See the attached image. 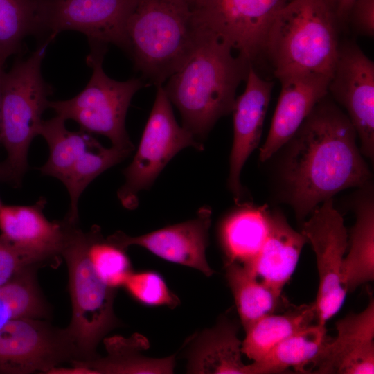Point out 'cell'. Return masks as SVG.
<instances>
[{
	"mask_svg": "<svg viewBox=\"0 0 374 374\" xmlns=\"http://www.w3.org/2000/svg\"><path fill=\"white\" fill-rule=\"evenodd\" d=\"M356 139L346 114L326 95L286 143L280 179L298 220L341 190L366 186L371 174Z\"/></svg>",
	"mask_w": 374,
	"mask_h": 374,
	"instance_id": "6da1fadb",
	"label": "cell"
},
{
	"mask_svg": "<svg viewBox=\"0 0 374 374\" xmlns=\"http://www.w3.org/2000/svg\"><path fill=\"white\" fill-rule=\"evenodd\" d=\"M212 31L199 26L190 53L163 85L182 126L202 143L215 123L233 112L251 65Z\"/></svg>",
	"mask_w": 374,
	"mask_h": 374,
	"instance_id": "7a4b0ae2",
	"label": "cell"
},
{
	"mask_svg": "<svg viewBox=\"0 0 374 374\" xmlns=\"http://www.w3.org/2000/svg\"><path fill=\"white\" fill-rule=\"evenodd\" d=\"M125 30L135 70L145 84L158 87L189 55L199 26L182 0H136Z\"/></svg>",
	"mask_w": 374,
	"mask_h": 374,
	"instance_id": "3957f363",
	"label": "cell"
},
{
	"mask_svg": "<svg viewBox=\"0 0 374 374\" xmlns=\"http://www.w3.org/2000/svg\"><path fill=\"white\" fill-rule=\"evenodd\" d=\"M337 21L324 0H292L274 18L264 57L274 76L305 71L331 78L338 54Z\"/></svg>",
	"mask_w": 374,
	"mask_h": 374,
	"instance_id": "277c9868",
	"label": "cell"
},
{
	"mask_svg": "<svg viewBox=\"0 0 374 374\" xmlns=\"http://www.w3.org/2000/svg\"><path fill=\"white\" fill-rule=\"evenodd\" d=\"M49 41L26 59H17L3 71L0 91V143L7 158L3 175L19 183L28 168V152L48 108L53 88L42 77L41 66Z\"/></svg>",
	"mask_w": 374,
	"mask_h": 374,
	"instance_id": "5b68a950",
	"label": "cell"
},
{
	"mask_svg": "<svg viewBox=\"0 0 374 374\" xmlns=\"http://www.w3.org/2000/svg\"><path fill=\"white\" fill-rule=\"evenodd\" d=\"M66 222V235L60 255L67 265L69 290L72 305L71 322L66 328L73 344L78 361L97 357L96 348L103 337L117 323L114 314L115 289L98 276L88 256V232Z\"/></svg>",
	"mask_w": 374,
	"mask_h": 374,
	"instance_id": "8992f818",
	"label": "cell"
},
{
	"mask_svg": "<svg viewBox=\"0 0 374 374\" xmlns=\"http://www.w3.org/2000/svg\"><path fill=\"white\" fill-rule=\"evenodd\" d=\"M89 43L86 62L93 70L89 82L73 98L49 100L48 107L65 121L76 122L80 130L105 136L112 146L132 152L134 146L125 129V118L132 97L145 84L141 78L117 81L108 77L103 68L107 44Z\"/></svg>",
	"mask_w": 374,
	"mask_h": 374,
	"instance_id": "52a82bcc",
	"label": "cell"
},
{
	"mask_svg": "<svg viewBox=\"0 0 374 374\" xmlns=\"http://www.w3.org/2000/svg\"><path fill=\"white\" fill-rule=\"evenodd\" d=\"M157 87L152 109L132 161L125 169V182L117 192L122 206L135 209L139 193L148 189L166 164L180 150L204 145L176 121L163 85Z\"/></svg>",
	"mask_w": 374,
	"mask_h": 374,
	"instance_id": "ba28073f",
	"label": "cell"
},
{
	"mask_svg": "<svg viewBox=\"0 0 374 374\" xmlns=\"http://www.w3.org/2000/svg\"><path fill=\"white\" fill-rule=\"evenodd\" d=\"M292 0H190L196 24L216 34L255 68L264 57L268 29Z\"/></svg>",
	"mask_w": 374,
	"mask_h": 374,
	"instance_id": "9c48e42d",
	"label": "cell"
},
{
	"mask_svg": "<svg viewBox=\"0 0 374 374\" xmlns=\"http://www.w3.org/2000/svg\"><path fill=\"white\" fill-rule=\"evenodd\" d=\"M66 328L38 319H9L0 324V373H48L78 360Z\"/></svg>",
	"mask_w": 374,
	"mask_h": 374,
	"instance_id": "30bf717a",
	"label": "cell"
},
{
	"mask_svg": "<svg viewBox=\"0 0 374 374\" xmlns=\"http://www.w3.org/2000/svg\"><path fill=\"white\" fill-rule=\"evenodd\" d=\"M301 233L315 253L319 285L314 303L317 322L325 325L339 311L347 293L341 269L348 247V235L332 198L324 201L312 212Z\"/></svg>",
	"mask_w": 374,
	"mask_h": 374,
	"instance_id": "8fae6325",
	"label": "cell"
},
{
	"mask_svg": "<svg viewBox=\"0 0 374 374\" xmlns=\"http://www.w3.org/2000/svg\"><path fill=\"white\" fill-rule=\"evenodd\" d=\"M136 0H42V36L75 30L89 42L112 44L125 51V24Z\"/></svg>",
	"mask_w": 374,
	"mask_h": 374,
	"instance_id": "7c38bea8",
	"label": "cell"
},
{
	"mask_svg": "<svg viewBox=\"0 0 374 374\" xmlns=\"http://www.w3.org/2000/svg\"><path fill=\"white\" fill-rule=\"evenodd\" d=\"M328 93L346 111L362 155L374 157V63L353 42L339 45Z\"/></svg>",
	"mask_w": 374,
	"mask_h": 374,
	"instance_id": "4fadbf2b",
	"label": "cell"
},
{
	"mask_svg": "<svg viewBox=\"0 0 374 374\" xmlns=\"http://www.w3.org/2000/svg\"><path fill=\"white\" fill-rule=\"evenodd\" d=\"M211 215V208L204 206L192 220L139 236L118 231L107 238L124 249L131 245L142 247L166 260L190 267L210 276L213 271L207 262L206 249Z\"/></svg>",
	"mask_w": 374,
	"mask_h": 374,
	"instance_id": "5bb4252c",
	"label": "cell"
},
{
	"mask_svg": "<svg viewBox=\"0 0 374 374\" xmlns=\"http://www.w3.org/2000/svg\"><path fill=\"white\" fill-rule=\"evenodd\" d=\"M281 90L265 143L261 162L268 160L290 139L314 106L328 94L330 77L310 72L276 75Z\"/></svg>",
	"mask_w": 374,
	"mask_h": 374,
	"instance_id": "9a60e30c",
	"label": "cell"
},
{
	"mask_svg": "<svg viewBox=\"0 0 374 374\" xmlns=\"http://www.w3.org/2000/svg\"><path fill=\"white\" fill-rule=\"evenodd\" d=\"M337 334L326 343L310 371L321 374L374 373V301L336 323Z\"/></svg>",
	"mask_w": 374,
	"mask_h": 374,
	"instance_id": "2e32d148",
	"label": "cell"
},
{
	"mask_svg": "<svg viewBox=\"0 0 374 374\" xmlns=\"http://www.w3.org/2000/svg\"><path fill=\"white\" fill-rule=\"evenodd\" d=\"M273 85V82L262 79L251 66L245 89L235 98L227 184L238 204L243 195L240 173L247 159L259 144Z\"/></svg>",
	"mask_w": 374,
	"mask_h": 374,
	"instance_id": "e0dca14e",
	"label": "cell"
},
{
	"mask_svg": "<svg viewBox=\"0 0 374 374\" xmlns=\"http://www.w3.org/2000/svg\"><path fill=\"white\" fill-rule=\"evenodd\" d=\"M46 200L41 197L32 205H2L0 235L11 243L40 254L48 260L60 255L66 223L52 222L44 214Z\"/></svg>",
	"mask_w": 374,
	"mask_h": 374,
	"instance_id": "ac0fdd59",
	"label": "cell"
},
{
	"mask_svg": "<svg viewBox=\"0 0 374 374\" xmlns=\"http://www.w3.org/2000/svg\"><path fill=\"white\" fill-rule=\"evenodd\" d=\"M306 238L295 231L278 211H270L267 238L252 269L256 276L279 293L291 278Z\"/></svg>",
	"mask_w": 374,
	"mask_h": 374,
	"instance_id": "d6986e66",
	"label": "cell"
},
{
	"mask_svg": "<svg viewBox=\"0 0 374 374\" xmlns=\"http://www.w3.org/2000/svg\"><path fill=\"white\" fill-rule=\"evenodd\" d=\"M270 211L266 206L243 204L223 221L220 240L225 264L237 263L252 268L269 232Z\"/></svg>",
	"mask_w": 374,
	"mask_h": 374,
	"instance_id": "ffe728a7",
	"label": "cell"
},
{
	"mask_svg": "<svg viewBox=\"0 0 374 374\" xmlns=\"http://www.w3.org/2000/svg\"><path fill=\"white\" fill-rule=\"evenodd\" d=\"M328 340L325 325L312 323L280 341L260 360L249 364L251 374L279 373L290 368L309 373Z\"/></svg>",
	"mask_w": 374,
	"mask_h": 374,
	"instance_id": "44dd1931",
	"label": "cell"
},
{
	"mask_svg": "<svg viewBox=\"0 0 374 374\" xmlns=\"http://www.w3.org/2000/svg\"><path fill=\"white\" fill-rule=\"evenodd\" d=\"M225 268L226 279L245 331L262 317L290 306L282 293L260 280L251 267L227 263Z\"/></svg>",
	"mask_w": 374,
	"mask_h": 374,
	"instance_id": "7402d4cb",
	"label": "cell"
},
{
	"mask_svg": "<svg viewBox=\"0 0 374 374\" xmlns=\"http://www.w3.org/2000/svg\"><path fill=\"white\" fill-rule=\"evenodd\" d=\"M238 327L228 319L205 332L192 355L190 368L199 373L251 374L249 365L241 358Z\"/></svg>",
	"mask_w": 374,
	"mask_h": 374,
	"instance_id": "603a6c76",
	"label": "cell"
},
{
	"mask_svg": "<svg viewBox=\"0 0 374 374\" xmlns=\"http://www.w3.org/2000/svg\"><path fill=\"white\" fill-rule=\"evenodd\" d=\"M341 277L347 292L374 278V204L371 195L359 199L356 205V222Z\"/></svg>",
	"mask_w": 374,
	"mask_h": 374,
	"instance_id": "cb8c5ba5",
	"label": "cell"
},
{
	"mask_svg": "<svg viewBox=\"0 0 374 374\" xmlns=\"http://www.w3.org/2000/svg\"><path fill=\"white\" fill-rule=\"evenodd\" d=\"M314 320L317 315L314 303L291 305L283 314L265 316L245 331L242 353L258 362L280 341L306 328Z\"/></svg>",
	"mask_w": 374,
	"mask_h": 374,
	"instance_id": "d4e9b609",
	"label": "cell"
},
{
	"mask_svg": "<svg viewBox=\"0 0 374 374\" xmlns=\"http://www.w3.org/2000/svg\"><path fill=\"white\" fill-rule=\"evenodd\" d=\"M66 121L59 116L42 121L39 135L46 140L49 148L46 162L39 169L44 175L63 181L74 164L91 148L99 142L82 130H69Z\"/></svg>",
	"mask_w": 374,
	"mask_h": 374,
	"instance_id": "484cf974",
	"label": "cell"
},
{
	"mask_svg": "<svg viewBox=\"0 0 374 374\" xmlns=\"http://www.w3.org/2000/svg\"><path fill=\"white\" fill-rule=\"evenodd\" d=\"M42 0H0V64L21 48L28 35L42 36Z\"/></svg>",
	"mask_w": 374,
	"mask_h": 374,
	"instance_id": "4316f807",
	"label": "cell"
},
{
	"mask_svg": "<svg viewBox=\"0 0 374 374\" xmlns=\"http://www.w3.org/2000/svg\"><path fill=\"white\" fill-rule=\"evenodd\" d=\"M131 152L114 146L107 148L99 143L77 161L62 181L70 198L66 220L78 222V202L84 189L99 175L124 160Z\"/></svg>",
	"mask_w": 374,
	"mask_h": 374,
	"instance_id": "83f0119b",
	"label": "cell"
},
{
	"mask_svg": "<svg viewBox=\"0 0 374 374\" xmlns=\"http://www.w3.org/2000/svg\"><path fill=\"white\" fill-rule=\"evenodd\" d=\"M38 266L30 267L0 286V306L9 319L46 318L50 309L36 277Z\"/></svg>",
	"mask_w": 374,
	"mask_h": 374,
	"instance_id": "f1b7e54d",
	"label": "cell"
},
{
	"mask_svg": "<svg viewBox=\"0 0 374 374\" xmlns=\"http://www.w3.org/2000/svg\"><path fill=\"white\" fill-rule=\"evenodd\" d=\"M88 237V256L98 276L113 289L123 285L132 272L125 249L103 238L98 226L92 227Z\"/></svg>",
	"mask_w": 374,
	"mask_h": 374,
	"instance_id": "f546056e",
	"label": "cell"
},
{
	"mask_svg": "<svg viewBox=\"0 0 374 374\" xmlns=\"http://www.w3.org/2000/svg\"><path fill=\"white\" fill-rule=\"evenodd\" d=\"M123 286L136 299L146 305H176V297L170 292L161 277L156 273L131 272Z\"/></svg>",
	"mask_w": 374,
	"mask_h": 374,
	"instance_id": "4dcf8cb0",
	"label": "cell"
},
{
	"mask_svg": "<svg viewBox=\"0 0 374 374\" xmlns=\"http://www.w3.org/2000/svg\"><path fill=\"white\" fill-rule=\"evenodd\" d=\"M48 260L43 256L21 248L0 235V286L24 269Z\"/></svg>",
	"mask_w": 374,
	"mask_h": 374,
	"instance_id": "1f68e13d",
	"label": "cell"
},
{
	"mask_svg": "<svg viewBox=\"0 0 374 374\" xmlns=\"http://www.w3.org/2000/svg\"><path fill=\"white\" fill-rule=\"evenodd\" d=\"M348 20L358 33L373 37L374 0H355L349 12Z\"/></svg>",
	"mask_w": 374,
	"mask_h": 374,
	"instance_id": "d6a6232c",
	"label": "cell"
},
{
	"mask_svg": "<svg viewBox=\"0 0 374 374\" xmlns=\"http://www.w3.org/2000/svg\"><path fill=\"white\" fill-rule=\"evenodd\" d=\"M337 23L348 21L350 8L355 0H324Z\"/></svg>",
	"mask_w": 374,
	"mask_h": 374,
	"instance_id": "836d02e7",
	"label": "cell"
},
{
	"mask_svg": "<svg viewBox=\"0 0 374 374\" xmlns=\"http://www.w3.org/2000/svg\"><path fill=\"white\" fill-rule=\"evenodd\" d=\"M4 70H3V65H1L0 64V91H1V77H2V74L3 73Z\"/></svg>",
	"mask_w": 374,
	"mask_h": 374,
	"instance_id": "e575fe53",
	"label": "cell"
},
{
	"mask_svg": "<svg viewBox=\"0 0 374 374\" xmlns=\"http://www.w3.org/2000/svg\"><path fill=\"white\" fill-rule=\"evenodd\" d=\"M182 1H184L186 3V5L188 6V7L189 0H182ZM188 8H189V7H188Z\"/></svg>",
	"mask_w": 374,
	"mask_h": 374,
	"instance_id": "d590c367",
	"label": "cell"
},
{
	"mask_svg": "<svg viewBox=\"0 0 374 374\" xmlns=\"http://www.w3.org/2000/svg\"><path fill=\"white\" fill-rule=\"evenodd\" d=\"M2 205H3V204H2V203H1V200H0V208L1 207Z\"/></svg>",
	"mask_w": 374,
	"mask_h": 374,
	"instance_id": "8d00e7d4",
	"label": "cell"
}]
</instances>
